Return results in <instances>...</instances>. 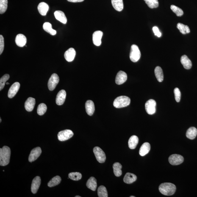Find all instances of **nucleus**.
<instances>
[{
    "mask_svg": "<svg viewBox=\"0 0 197 197\" xmlns=\"http://www.w3.org/2000/svg\"><path fill=\"white\" fill-rule=\"evenodd\" d=\"M127 75L125 72L120 71L117 73L115 78V83L118 85H121L126 82Z\"/></svg>",
    "mask_w": 197,
    "mask_h": 197,
    "instance_id": "nucleus-11",
    "label": "nucleus"
},
{
    "mask_svg": "<svg viewBox=\"0 0 197 197\" xmlns=\"http://www.w3.org/2000/svg\"><path fill=\"white\" fill-rule=\"evenodd\" d=\"M62 179L60 176H57L54 177L48 183V185L49 187H52L59 185Z\"/></svg>",
    "mask_w": 197,
    "mask_h": 197,
    "instance_id": "nucleus-33",
    "label": "nucleus"
},
{
    "mask_svg": "<svg viewBox=\"0 0 197 197\" xmlns=\"http://www.w3.org/2000/svg\"><path fill=\"white\" fill-rule=\"evenodd\" d=\"M138 141L139 139L137 136L134 135L131 136L128 142L129 148L131 149H135L138 143Z\"/></svg>",
    "mask_w": 197,
    "mask_h": 197,
    "instance_id": "nucleus-25",
    "label": "nucleus"
},
{
    "mask_svg": "<svg viewBox=\"0 0 197 197\" xmlns=\"http://www.w3.org/2000/svg\"><path fill=\"white\" fill-rule=\"evenodd\" d=\"M41 179L39 176L36 177L33 180L31 185V191L32 193L35 194L37 193L40 187Z\"/></svg>",
    "mask_w": 197,
    "mask_h": 197,
    "instance_id": "nucleus-15",
    "label": "nucleus"
},
{
    "mask_svg": "<svg viewBox=\"0 0 197 197\" xmlns=\"http://www.w3.org/2000/svg\"><path fill=\"white\" fill-rule=\"evenodd\" d=\"M69 177L72 180L74 181H78L81 179L82 177V175L81 173L79 172H71L69 174Z\"/></svg>",
    "mask_w": 197,
    "mask_h": 197,
    "instance_id": "nucleus-36",
    "label": "nucleus"
},
{
    "mask_svg": "<svg viewBox=\"0 0 197 197\" xmlns=\"http://www.w3.org/2000/svg\"><path fill=\"white\" fill-rule=\"evenodd\" d=\"M112 6L116 10L121 12L123 9V0H112Z\"/></svg>",
    "mask_w": 197,
    "mask_h": 197,
    "instance_id": "nucleus-27",
    "label": "nucleus"
},
{
    "mask_svg": "<svg viewBox=\"0 0 197 197\" xmlns=\"http://www.w3.org/2000/svg\"><path fill=\"white\" fill-rule=\"evenodd\" d=\"M10 78V76L9 74L4 75L0 79V91H1L4 88L5 86V83Z\"/></svg>",
    "mask_w": 197,
    "mask_h": 197,
    "instance_id": "nucleus-40",
    "label": "nucleus"
},
{
    "mask_svg": "<svg viewBox=\"0 0 197 197\" xmlns=\"http://www.w3.org/2000/svg\"><path fill=\"white\" fill-rule=\"evenodd\" d=\"M177 27L179 30L180 32L183 34H185L189 33L190 32V29L188 26L182 24V23H178L177 24Z\"/></svg>",
    "mask_w": 197,
    "mask_h": 197,
    "instance_id": "nucleus-32",
    "label": "nucleus"
},
{
    "mask_svg": "<svg viewBox=\"0 0 197 197\" xmlns=\"http://www.w3.org/2000/svg\"><path fill=\"white\" fill-rule=\"evenodd\" d=\"M98 196L99 197H107L108 193L106 188L104 186H100L98 190Z\"/></svg>",
    "mask_w": 197,
    "mask_h": 197,
    "instance_id": "nucleus-34",
    "label": "nucleus"
},
{
    "mask_svg": "<svg viewBox=\"0 0 197 197\" xmlns=\"http://www.w3.org/2000/svg\"><path fill=\"white\" fill-rule=\"evenodd\" d=\"M20 86L19 83L17 82L14 83L9 89L8 93V97L10 98L14 97L19 90Z\"/></svg>",
    "mask_w": 197,
    "mask_h": 197,
    "instance_id": "nucleus-13",
    "label": "nucleus"
},
{
    "mask_svg": "<svg viewBox=\"0 0 197 197\" xmlns=\"http://www.w3.org/2000/svg\"><path fill=\"white\" fill-rule=\"evenodd\" d=\"M180 62L183 66L185 69L190 70L191 68L192 63L191 61L185 55L181 56Z\"/></svg>",
    "mask_w": 197,
    "mask_h": 197,
    "instance_id": "nucleus-22",
    "label": "nucleus"
},
{
    "mask_svg": "<svg viewBox=\"0 0 197 197\" xmlns=\"http://www.w3.org/2000/svg\"><path fill=\"white\" fill-rule=\"evenodd\" d=\"M176 187L174 184L169 183H163L159 187L160 193L166 196H171L174 194L176 190Z\"/></svg>",
    "mask_w": 197,
    "mask_h": 197,
    "instance_id": "nucleus-2",
    "label": "nucleus"
},
{
    "mask_svg": "<svg viewBox=\"0 0 197 197\" xmlns=\"http://www.w3.org/2000/svg\"><path fill=\"white\" fill-rule=\"evenodd\" d=\"M151 149V145L148 142H145L142 145L139 151V154L142 156H145L149 152Z\"/></svg>",
    "mask_w": 197,
    "mask_h": 197,
    "instance_id": "nucleus-23",
    "label": "nucleus"
},
{
    "mask_svg": "<svg viewBox=\"0 0 197 197\" xmlns=\"http://www.w3.org/2000/svg\"><path fill=\"white\" fill-rule=\"evenodd\" d=\"M15 41L17 46L20 47H23L26 45L27 39L24 35L20 34L16 36Z\"/></svg>",
    "mask_w": 197,
    "mask_h": 197,
    "instance_id": "nucleus-17",
    "label": "nucleus"
},
{
    "mask_svg": "<svg viewBox=\"0 0 197 197\" xmlns=\"http://www.w3.org/2000/svg\"><path fill=\"white\" fill-rule=\"evenodd\" d=\"M54 15L56 19L63 24H66L67 18L65 14L62 11L60 10L56 11L54 12Z\"/></svg>",
    "mask_w": 197,
    "mask_h": 197,
    "instance_id": "nucleus-19",
    "label": "nucleus"
},
{
    "mask_svg": "<svg viewBox=\"0 0 197 197\" xmlns=\"http://www.w3.org/2000/svg\"><path fill=\"white\" fill-rule=\"evenodd\" d=\"M113 168L115 176L117 177H120L122 174V166L121 164L119 162H115L113 164Z\"/></svg>",
    "mask_w": 197,
    "mask_h": 197,
    "instance_id": "nucleus-31",
    "label": "nucleus"
},
{
    "mask_svg": "<svg viewBox=\"0 0 197 197\" xmlns=\"http://www.w3.org/2000/svg\"><path fill=\"white\" fill-rule=\"evenodd\" d=\"M197 135V130L195 127H190L186 133V137L190 140H193Z\"/></svg>",
    "mask_w": 197,
    "mask_h": 197,
    "instance_id": "nucleus-29",
    "label": "nucleus"
},
{
    "mask_svg": "<svg viewBox=\"0 0 197 197\" xmlns=\"http://www.w3.org/2000/svg\"><path fill=\"white\" fill-rule=\"evenodd\" d=\"M59 82V77L56 73L51 75L48 82V87L49 90L53 91Z\"/></svg>",
    "mask_w": 197,
    "mask_h": 197,
    "instance_id": "nucleus-8",
    "label": "nucleus"
},
{
    "mask_svg": "<svg viewBox=\"0 0 197 197\" xmlns=\"http://www.w3.org/2000/svg\"><path fill=\"white\" fill-rule=\"evenodd\" d=\"M170 9L175 14H176L177 16L178 17H181L183 15L184 12L182 9L180 8L177 6L174 5H172L170 6Z\"/></svg>",
    "mask_w": 197,
    "mask_h": 197,
    "instance_id": "nucleus-38",
    "label": "nucleus"
},
{
    "mask_svg": "<svg viewBox=\"0 0 197 197\" xmlns=\"http://www.w3.org/2000/svg\"><path fill=\"white\" fill-rule=\"evenodd\" d=\"M184 158L180 155L173 154L169 158V162L172 165H177L182 163L184 162Z\"/></svg>",
    "mask_w": 197,
    "mask_h": 197,
    "instance_id": "nucleus-9",
    "label": "nucleus"
},
{
    "mask_svg": "<svg viewBox=\"0 0 197 197\" xmlns=\"http://www.w3.org/2000/svg\"><path fill=\"white\" fill-rule=\"evenodd\" d=\"M1 118H0V122H1Z\"/></svg>",
    "mask_w": 197,
    "mask_h": 197,
    "instance_id": "nucleus-46",
    "label": "nucleus"
},
{
    "mask_svg": "<svg viewBox=\"0 0 197 197\" xmlns=\"http://www.w3.org/2000/svg\"><path fill=\"white\" fill-rule=\"evenodd\" d=\"M35 104V98L32 97L28 98L25 104V107L26 110L28 112H32L34 108Z\"/></svg>",
    "mask_w": 197,
    "mask_h": 197,
    "instance_id": "nucleus-18",
    "label": "nucleus"
},
{
    "mask_svg": "<svg viewBox=\"0 0 197 197\" xmlns=\"http://www.w3.org/2000/svg\"><path fill=\"white\" fill-rule=\"evenodd\" d=\"M131 102L130 98L127 96H121L116 98L114 101L113 105L116 108L126 107L129 105Z\"/></svg>",
    "mask_w": 197,
    "mask_h": 197,
    "instance_id": "nucleus-3",
    "label": "nucleus"
},
{
    "mask_svg": "<svg viewBox=\"0 0 197 197\" xmlns=\"http://www.w3.org/2000/svg\"><path fill=\"white\" fill-rule=\"evenodd\" d=\"M4 39L1 35H0V54L4 51Z\"/></svg>",
    "mask_w": 197,
    "mask_h": 197,
    "instance_id": "nucleus-42",
    "label": "nucleus"
},
{
    "mask_svg": "<svg viewBox=\"0 0 197 197\" xmlns=\"http://www.w3.org/2000/svg\"><path fill=\"white\" fill-rule=\"evenodd\" d=\"M153 30L154 32L155 35L157 36L158 37H160L162 36L161 33L159 32V28L156 26H154L153 28Z\"/></svg>",
    "mask_w": 197,
    "mask_h": 197,
    "instance_id": "nucleus-43",
    "label": "nucleus"
},
{
    "mask_svg": "<svg viewBox=\"0 0 197 197\" xmlns=\"http://www.w3.org/2000/svg\"><path fill=\"white\" fill-rule=\"evenodd\" d=\"M75 197H81V196H75Z\"/></svg>",
    "mask_w": 197,
    "mask_h": 197,
    "instance_id": "nucleus-47",
    "label": "nucleus"
},
{
    "mask_svg": "<svg viewBox=\"0 0 197 197\" xmlns=\"http://www.w3.org/2000/svg\"><path fill=\"white\" fill-rule=\"evenodd\" d=\"M141 54L138 46L135 45H133L131 46L130 58L132 62H135L138 61L141 57Z\"/></svg>",
    "mask_w": 197,
    "mask_h": 197,
    "instance_id": "nucleus-4",
    "label": "nucleus"
},
{
    "mask_svg": "<svg viewBox=\"0 0 197 197\" xmlns=\"http://www.w3.org/2000/svg\"><path fill=\"white\" fill-rule=\"evenodd\" d=\"M137 177L135 175L130 173H126L123 179V181L126 184H130L136 180Z\"/></svg>",
    "mask_w": 197,
    "mask_h": 197,
    "instance_id": "nucleus-24",
    "label": "nucleus"
},
{
    "mask_svg": "<svg viewBox=\"0 0 197 197\" xmlns=\"http://www.w3.org/2000/svg\"><path fill=\"white\" fill-rule=\"evenodd\" d=\"M66 97V92L64 90L60 91L58 93L56 98V103L58 105H62L64 104Z\"/></svg>",
    "mask_w": 197,
    "mask_h": 197,
    "instance_id": "nucleus-14",
    "label": "nucleus"
},
{
    "mask_svg": "<svg viewBox=\"0 0 197 197\" xmlns=\"http://www.w3.org/2000/svg\"><path fill=\"white\" fill-rule=\"evenodd\" d=\"M10 156L11 150L9 147L5 146L0 148V165H7L10 162Z\"/></svg>",
    "mask_w": 197,
    "mask_h": 197,
    "instance_id": "nucleus-1",
    "label": "nucleus"
},
{
    "mask_svg": "<svg viewBox=\"0 0 197 197\" xmlns=\"http://www.w3.org/2000/svg\"><path fill=\"white\" fill-rule=\"evenodd\" d=\"M130 197H135L134 196H130Z\"/></svg>",
    "mask_w": 197,
    "mask_h": 197,
    "instance_id": "nucleus-48",
    "label": "nucleus"
},
{
    "mask_svg": "<svg viewBox=\"0 0 197 197\" xmlns=\"http://www.w3.org/2000/svg\"><path fill=\"white\" fill-rule=\"evenodd\" d=\"M42 153L41 148L40 147H37L33 148L31 151L29 157V161L30 162H32L40 157Z\"/></svg>",
    "mask_w": 197,
    "mask_h": 197,
    "instance_id": "nucleus-10",
    "label": "nucleus"
},
{
    "mask_svg": "<svg viewBox=\"0 0 197 197\" xmlns=\"http://www.w3.org/2000/svg\"><path fill=\"white\" fill-rule=\"evenodd\" d=\"M37 9L41 15L43 16H45L49 10V6L46 3L43 2L39 4Z\"/></svg>",
    "mask_w": 197,
    "mask_h": 197,
    "instance_id": "nucleus-21",
    "label": "nucleus"
},
{
    "mask_svg": "<svg viewBox=\"0 0 197 197\" xmlns=\"http://www.w3.org/2000/svg\"><path fill=\"white\" fill-rule=\"evenodd\" d=\"M47 109V108L46 104H40L37 108V113L39 115H43L46 112Z\"/></svg>",
    "mask_w": 197,
    "mask_h": 197,
    "instance_id": "nucleus-39",
    "label": "nucleus"
},
{
    "mask_svg": "<svg viewBox=\"0 0 197 197\" xmlns=\"http://www.w3.org/2000/svg\"><path fill=\"white\" fill-rule=\"evenodd\" d=\"M144 1L150 8H156L158 7L159 6V3L158 0H144Z\"/></svg>",
    "mask_w": 197,
    "mask_h": 197,
    "instance_id": "nucleus-35",
    "label": "nucleus"
},
{
    "mask_svg": "<svg viewBox=\"0 0 197 197\" xmlns=\"http://www.w3.org/2000/svg\"><path fill=\"white\" fill-rule=\"evenodd\" d=\"M156 103L154 100H148L145 104V109L147 113L149 115H153L156 112Z\"/></svg>",
    "mask_w": 197,
    "mask_h": 197,
    "instance_id": "nucleus-7",
    "label": "nucleus"
},
{
    "mask_svg": "<svg viewBox=\"0 0 197 197\" xmlns=\"http://www.w3.org/2000/svg\"><path fill=\"white\" fill-rule=\"evenodd\" d=\"M155 75L157 80L162 82L164 80V74L162 68L160 67H156L154 70Z\"/></svg>",
    "mask_w": 197,
    "mask_h": 197,
    "instance_id": "nucleus-28",
    "label": "nucleus"
},
{
    "mask_svg": "<svg viewBox=\"0 0 197 197\" xmlns=\"http://www.w3.org/2000/svg\"><path fill=\"white\" fill-rule=\"evenodd\" d=\"M6 84H7H7H9V83H8V82H7V83H6Z\"/></svg>",
    "mask_w": 197,
    "mask_h": 197,
    "instance_id": "nucleus-45",
    "label": "nucleus"
},
{
    "mask_svg": "<svg viewBox=\"0 0 197 197\" xmlns=\"http://www.w3.org/2000/svg\"><path fill=\"white\" fill-rule=\"evenodd\" d=\"M73 131L70 130H65L60 131L58 134V138L61 141H65L71 138L73 135Z\"/></svg>",
    "mask_w": 197,
    "mask_h": 197,
    "instance_id": "nucleus-6",
    "label": "nucleus"
},
{
    "mask_svg": "<svg viewBox=\"0 0 197 197\" xmlns=\"http://www.w3.org/2000/svg\"><path fill=\"white\" fill-rule=\"evenodd\" d=\"M43 28L45 32L49 33L51 35H55L57 33L56 30L52 29L51 23L49 22H45L44 23Z\"/></svg>",
    "mask_w": 197,
    "mask_h": 197,
    "instance_id": "nucleus-30",
    "label": "nucleus"
},
{
    "mask_svg": "<svg viewBox=\"0 0 197 197\" xmlns=\"http://www.w3.org/2000/svg\"><path fill=\"white\" fill-rule=\"evenodd\" d=\"M95 157L97 160L100 163H103L105 162L106 159V154L104 151L98 147H95L93 149Z\"/></svg>",
    "mask_w": 197,
    "mask_h": 197,
    "instance_id": "nucleus-5",
    "label": "nucleus"
},
{
    "mask_svg": "<svg viewBox=\"0 0 197 197\" xmlns=\"http://www.w3.org/2000/svg\"><path fill=\"white\" fill-rule=\"evenodd\" d=\"M67 1H70V2L76 3L82 2L84 0H67Z\"/></svg>",
    "mask_w": 197,
    "mask_h": 197,
    "instance_id": "nucleus-44",
    "label": "nucleus"
},
{
    "mask_svg": "<svg viewBox=\"0 0 197 197\" xmlns=\"http://www.w3.org/2000/svg\"><path fill=\"white\" fill-rule=\"evenodd\" d=\"M7 0H0V13H4L7 8Z\"/></svg>",
    "mask_w": 197,
    "mask_h": 197,
    "instance_id": "nucleus-37",
    "label": "nucleus"
},
{
    "mask_svg": "<svg viewBox=\"0 0 197 197\" xmlns=\"http://www.w3.org/2000/svg\"><path fill=\"white\" fill-rule=\"evenodd\" d=\"M174 93L175 100L177 102H179L180 101L181 93L180 91L178 88H176L174 89Z\"/></svg>",
    "mask_w": 197,
    "mask_h": 197,
    "instance_id": "nucleus-41",
    "label": "nucleus"
},
{
    "mask_svg": "<svg viewBox=\"0 0 197 197\" xmlns=\"http://www.w3.org/2000/svg\"><path fill=\"white\" fill-rule=\"evenodd\" d=\"M85 107L86 112L90 116L93 115L94 112L95 108L93 101L88 100L85 103Z\"/></svg>",
    "mask_w": 197,
    "mask_h": 197,
    "instance_id": "nucleus-20",
    "label": "nucleus"
},
{
    "mask_svg": "<svg viewBox=\"0 0 197 197\" xmlns=\"http://www.w3.org/2000/svg\"><path fill=\"white\" fill-rule=\"evenodd\" d=\"M76 52L74 48H70L65 51L64 57L65 60L68 62H72L74 60L75 57Z\"/></svg>",
    "mask_w": 197,
    "mask_h": 197,
    "instance_id": "nucleus-16",
    "label": "nucleus"
},
{
    "mask_svg": "<svg viewBox=\"0 0 197 197\" xmlns=\"http://www.w3.org/2000/svg\"><path fill=\"white\" fill-rule=\"evenodd\" d=\"M86 185L88 188L93 191H95L96 190L97 185L96 179L93 177H91L87 181Z\"/></svg>",
    "mask_w": 197,
    "mask_h": 197,
    "instance_id": "nucleus-26",
    "label": "nucleus"
},
{
    "mask_svg": "<svg viewBox=\"0 0 197 197\" xmlns=\"http://www.w3.org/2000/svg\"><path fill=\"white\" fill-rule=\"evenodd\" d=\"M103 35V33L101 31H96L93 33V40L94 44L96 46H99L101 43V39Z\"/></svg>",
    "mask_w": 197,
    "mask_h": 197,
    "instance_id": "nucleus-12",
    "label": "nucleus"
}]
</instances>
